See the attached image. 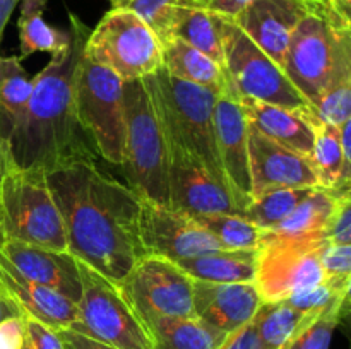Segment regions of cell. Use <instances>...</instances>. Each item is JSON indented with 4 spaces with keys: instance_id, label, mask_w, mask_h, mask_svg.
Wrapping results in <instances>:
<instances>
[{
    "instance_id": "cell-3",
    "label": "cell",
    "mask_w": 351,
    "mask_h": 349,
    "mask_svg": "<svg viewBox=\"0 0 351 349\" xmlns=\"http://www.w3.org/2000/svg\"><path fill=\"white\" fill-rule=\"evenodd\" d=\"M281 68L312 105L332 82L351 77V23L329 2H314L291 33Z\"/></svg>"
},
{
    "instance_id": "cell-24",
    "label": "cell",
    "mask_w": 351,
    "mask_h": 349,
    "mask_svg": "<svg viewBox=\"0 0 351 349\" xmlns=\"http://www.w3.org/2000/svg\"><path fill=\"white\" fill-rule=\"evenodd\" d=\"M153 349H218L225 332L194 318L153 317L144 320Z\"/></svg>"
},
{
    "instance_id": "cell-32",
    "label": "cell",
    "mask_w": 351,
    "mask_h": 349,
    "mask_svg": "<svg viewBox=\"0 0 351 349\" xmlns=\"http://www.w3.org/2000/svg\"><path fill=\"white\" fill-rule=\"evenodd\" d=\"M315 187L305 188H271L254 195L250 204L243 211V218L269 231L280 224L285 218L293 212V209L314 190Z\"/></svg>"
},
{
    "instance_id": "cell-48",
    "label": "cell",
    "mask_w": 351,
    "mask_h": 349,
    "mask_svg": "<svg viewBox=\"0 0 351 349\" xmlns=\"http://www.w3.org/2000/svg\"><path fill=\"white\" fill-rule=\"evenodd\" d=\"M191 2H194L195 5H199V7H204V9H206V7H208V3L211 2V0H191Z\"/></svg>"
},
{
    "instance_id": "cell-34",
    "label": "cell",
    "mask_w": 351,
    "mask_h": 349,
    "mask_svg": "<svg viewBox=\"0 0 351 349\" xmlns=\"http://www.w3.org/2000/svg\"><path fill=\"white\" fill-rule=\"evenodd\" d=\"M189 3L194 2L191 0H129L125 7L136 12L163 44L173 38L178 12L182 7Z\"/></svg>"
},
{
    "instance_id": "cell-40",
    "label": "cell",
    "mask_w": 351,
    "mask_h": 349,
    "mask_svg": "<svg viewBox=\"0 0 351 349\" xmlns=\"http://www.w3.org/2000/svg\"><path fill=\"white\" fill-rule=\"evenodd\" d=\"M27 341L33 349H65L60 335L55 328L26 317Z\"/></svg>"
},
{
    "instance_id": "cell-39",
    "label": "cell",
    "mask_w": 351,
    "mask_h": 349,
    "mask_svg": "<svg viewBox=\"0 0 351 349\" xmlns=\"http://www.w3.org/2000/svg\"><path fill=\"white\" fill-rule=\"evenodd\" d=\"M27 341L24 315H12L0 320V349H21Z\"/></svg>"
},
{
    "instance_id": "cell-15",
    "label": "cell",
    "mask_w": 351,
    "mask_h": 349,
    "mask_svg": "<svg viewBox=\"0 0 351 349\" xmlns=\"http://www.w3.org/2000/svg\"><path fill=\"white\" fill-rule=\"evenodd\" d=\"M170 151L168 192L170 207L189 216L242 214L228 188L199 161L177 149Z\"/></svg>"
},
{
    "instance_id": "cell-36",
    "label": "cell",
    "mask_w": 351,
    "mask_h": 349,
    "mask_svg": "<svg viewBox=\"0 0 351 349\" xmlns=\"http://www.w3.org/2000/svg\"><path fill=\"white\" fill-rule=\"evenodd\" d=\"M324 284L338 294H350L351 287V245H331L321 253Z\"/></svg>"
},
{
    "instance_id": "cell-18",
    "label": "cell",
    "mask_w": 351,
    "mask_h": 349,
    "mask_svg": "<svg viewBox=\"0 0 351 349\" xmlns=\"http://www.w3.org/2000/svg\"><path fill=\"white\" fill-rule=\"evenodd\" d=\"M0 252L23 276L53 289L77 305L81 298V276L77 260L69 252L29 245L0 235Z\"/></svg>"
},
{
    "instance_id": "cell-38",
    "label": "cell",
    "mask_w": 351,
    "mask_h": 349,
    "mask_svg": "<svg viewBox=\"0 0 351 349\" xmlns=\"http://www.w3.org/2000/svg\"><path fill=\"white\" fill-rule=\"evenodd\" d=\"M322 236L331 245H351V194L343 192L336 198Z\"/></svg>"
},
{
    "instance_id": "cell-44",
    "label": "cell",
    "mask_w": 351,
    "mask_h": 349,
    "mask_svg": "<svg viewBox=\"0 0 351 349\" xmlns=\"http://www.w3.org/2000/svg\"><path fill=\"white\" fill-rule=\"evenodd\" d=\"M21 0H0V43H2L3 31H5L7 24H9L10 16H12L14 9Z\"/></svg>"
},
{
    "instance_id": "cell-8",
    "label": "cell",
    "mask_w": 351,
    "mask_h": 349,
    "mask_svg": "<svg viewBox=\"0 0 351 349\" xmlns=\"http://www.w3.org/2000/svg\"><path fill=\"white\" fill-rule=\"evenodd\" d=\"M77 269L81 276L79 317L69 328L119 349H153L146 325L119 284L81 260H77Z\"/></svg>"
},
{
    "instance_id": "cell-13",
    "label": "cell",
    "mask_w": 351,
    "mask_h": 349,
    "mask_svg": "<svg viewBox=\"0 0 351 349\" xmlns=\"http://www.w3.org/2000/svg\"><path fill=\"white\" fill-rule=\"evenodd\" d=\"M141 243L146 255L165 257L171 262L223 248L192 216L147 201L141 207Z\"/></svg>"
},
{
    "instance_id": "cell-4",
    "label": "cell",
    "mask_w": 351,
    "mask_h": 349,
    "mask_svg": "<svg viewBox=\"0 0 351 349\" xmlns=\"http://www.w3.org/2000/svg\"><path fill=\"white\" fill-rule=\"evenodd\" d=\"M153 98L168 149L194 157L219 183L226 185L215 133L218 92L175 79L163 67L143 79Z\"/></svg>"
},
{
    "instance_id": "cell-31",
    "label": "cell",
    "mask_w": 351,
    "mask_h": 349,
    "mask_svg": "<svg viewBox=\"0 0 351 349\" xmlns=\"http://www.w3.org/2000/svg\"><path fill=\"white\" fill-rule=\"evenodd\" d=\"M192 218L226 250H257L267 235L266 229L240 214H197Z\"/></svg>"
},
{
    "instance_id": "cell-29",
    "label": "cell",
    "mask_w": 351,
    "mask_h": 349,
    "mask_svg": "<svg viewBox=\"0 0 351 349\" xmlns=\"http://www.w3.org/2000/svg\"><path fill=\"white\" fill-rule=\"evenodd\" d=\"M223 21L225 17L189 3L178 12L173 38L202 51L223 67Z\"/></svg>"
},
{
    "instance_id": "cell-19",
    "label": "cell",
    "mask_w": 351,
    "mask_h": 349,
    "mask_svg": "<svg viewBox=\"0 0 351 349\" xmlns=\"http://www.w3.org/2000/svg\"><path fill=\"white\" fill-rule=\"evenodd\" d=\"M192 303L199 320L230 334L252 320L263 298L254 283L194 281Z\"/></svg>"
},
{
    "instance_id": "cell-2",
    "label": "cell",
    "mask_w": 351,
    "mask_h": 349,
    "mask_svg": "<svg viewBox=\"0 0 351 349\" xmlns=\"http://www.w3.org/2000/svg\"><path fill=\"white\" fill-rule=\"evenodd\" d=\"M69 19L71 48L53 55L33 77L24 118L7 144L10 159L21 170L48 174L82 161L96 163L99 157L79 122L72 88L75 62L91 29L75 14Z\"/></svg>"
},
{
    "instance_id": "cell-41",
    "label": "cell",
    "mask_w": 351,
    "mask_h": 349,
    "mask_svg": "<svg viewBox=\"0 0 351 349\" xmlns=\"http://www.w3.org/2000/svg\"><path fill=\"white\" fill-rule=\"evenodd\" d=\"M218 349H261V339L254 320L226 334Z\"/></svg>"
},
{
    "instance_id": "cell-10",
    "label": "cell",
    "mask_w": 351,
    "mask_h": 349,
    "mask_svg": "<svg viewBox=\"0 0 351 349\" xmlns=\"http://www.w3.org/2000/svg\"><path fill=\"white\" fill-rule=\"evenodd\" d=\"M223 70L239 98L300 112L311 109L283 68L230 19L223 21Z\"/></svg>"
},
{
    "instance_id": "cell-22",
    "label": "cell",
    "mask_w": 351,
    "mask_h": 349,
    "mask_svg": "<svg viewBox=\"0 0 351 349\" xmlns=\"http://www.w3.org/2000/svg\"><path fill=\"white\" fill-rule=\"evenodd\" d=\"M161 67L175 79L208 88L218 94L230 86L221 65L177 38L161 44Z\"/></svg>"
},
{
    "instance_id": "cell-27",
    "label": "cell",
    "mask_w": 351,
    "mask_h": 349,
    "mask_svg": "<svg viewBox=\"0 0 351 349\" xmlns=\"http://www.w3.org/2000/svg\"><path fill=\"white\" fill-rule=\"evenodd\" d=\"M314 147L311 153V163L317 174L319 187L335 192H345L351 188V164L343 157L339 142V127L329 123H315Z\"/></svg>"
},
{
    "instance_id": "cell-17",
    "label": "cell",
    "mask_w": 351,
    "mask_h": 349,
    "mask_svg": "<svg viewBox=\"0 0 351 349\" xmlns=\"http://www.w3.org/2000/svg\"><path fill=\"white\" fill-rule=\"evenodd\" d=\"M312 3L305 0H254L233 23L281 67L291 33Z\"/></svg>"
},
{
    "instance_id": "cell-30",
    "label": "cell",
    "mask_w": 351,
    "mask_h": 349,
    "mask_svg": "<svg viewBox=\"0 0 351 349\" xmlns=\"http://www.w3.org/2000/svg\"><path fill=\"white\" fill-rule=\"evenodd\" d=\"M312 317L315 315L302 313L285 300L263 301L252 318L261 339V349H281Z\"/></svg>"
},
{
    "instance_id": "cell-35",
    "label": "cell",
    "mask_w": 351,
    "mask_h": 349,
    "mask_svg": "<svg viewBox=\"0 0 351 349\" xmlns=\"http://www.w3.org/2000/svg\"><path fill=\"white\" fill-rule=\"evenodd\" d=\"M308 118L314 123L339 127L351 120V77L339 79L321 92L311 105Z\"/></svg>"
},
{
    "instance_id": "cell-7",
    "label": "cell",
    "mask_w": 351,
    "mask_h": 349,
    "mask_svg": "<svg viewBox=\"0 0 351 349\" xmlns=\"http://www.w3.org/2000/svg\"><path fill=\"white\" fill-rule=\"evenodd\" d=\"M72 88L79 122L98 156L120 166L125 140L123 81L81 50L72 75Z\"/></svg>"
},
{
    "instance_id": "cell-46",
    "label": "cell",
    "mask_w": 351,
    "mask_h": 349,
    "mask_svg": "<svg viewBox=\"0 0 351 349\" xmlns=\"http://www.w3.org/2000/svg\"><path fill=\"white\" fill-rule=\"evenodd\" d=\"M10 163V154H9V146H7L5 140L0 137V180H2L3 173H5L7 166Z\"/></svg>"
},
{
    "instance_id": "cell-49",
    "label": "cell",
    "mask_w": 351,
    "mask_h": 349,
    "mask_svg": "<svg viewBox=\"0 0 351 349\" xmlns=\"http://www.w3.org/2000/svg\"><path fill=\"white\" fill-rule=\"evenodd\" d=\"M21 349H33V348H31L29 341H26V344H24V346H23V348H21Z\"/></svg>"
},
{
    "instance_id": "cell-14",
    "label": "cell",
    "mask_w": 351,
    "mask_h": 349,
    "mask_svg": "<svg viewBox=\"0 0 351 349\" xmlns=\"http://www.w3.org/2000/svg\"><path fill=\"white\" fill-rule=\"evenodd\" d=\"M215 133L219 161L230 194L240 211L252 201V180L249 163V125L240 106L239 96L228 86L215 103Z\"/></svg>"
},
{
    "instance_id": "cell-45",
    "label": "cell",
    "mask_w": 351,
    "mask_h": 349,
    "mask_svg": "<svg viewBox=\"0 0 351 349\" xmlns=\"http://www.w3.org/2000/svg\"><path fill=\"white\" fill-rule=\"evenodd\" d=\"M12 315H23V313H21L19 308H17L16 305H14L12 301H10L9 298L0 291V320H3V318L7 317H12Z\"/></svg>"
},
{
    "instance_id": "cell-6",
    "label": "cell",
    "mask_w": 351,
    "mask_h": 349,
    "mask_svg": "<svg viewBox=\"0 0 351 349\" xmlns=\"http://www.w3.org/2000/svg\"><path fill=\"white\" fill-rule=\"evenodd\" d=\"M0 235L67 252L64 224L47 177L21 170L12 159L0 180Z\"/></svg>"
},
{
    "instance_id": "cell-26",
    "label": "cell",
    "mask_w": 351,
    "mask_h": 349,
    "mask_svg": "<svg viewBox=\"0 0 351 349\" xmlns=\"http://www.w3.org/2000/svg\"><path fill=\"white\" fill-rule=\"evenodd\" d=\"M45 10L47 0H21V16L17 21L21 60L38 51H45L53 57L71 48V29L62 31L50 26L43 19Z\"/></svg>"
},
{
    "instance_id": "cell-25",
    "label": "cell",
    "mask_w": 351,
    "mask_h": 349,
    "mask_svg": "<svg viewBox=\"0 0 351 349\" xmlns=\"http://www.w3.org/2000/svg\"><path fill=\"white\" fill-rule=\"evenodd\" d=\"M33 91V77L23 67L19 55H0V137L9 144L23 122Z\"/></svg>"
},
{
    "instance_id": "cell-37",
    "label": "cell",
    "mask_w": 351,
    "mask_h": 349,
    "mask_svg": "<svg viewBox=\"0 0 351 349\" xmlns=\"http://www.w3.org/2000/svg\"><path fill=\"white\" fill-rule=\"evenodd\" d=\"M341 300H350V294L335 293L331 287L322 283L314 287H308V289L298 291V293L291 294L285 301L290 303L293 308H297V310H300L302 313L321 315Z\"/></svg>"
},
{
    "instance_id": "cell-9",
    "label": "cell",
    "mask_w": 351,
    "mask_h": 349,
    "mask_svg": "<svg viewBox=\"0 0 351 349\" xmlns=\"http://www.w3.org/2000/svg\"><path fill=\"white\" fill-rule=\"evenodd\" d=\"M82 51L123 82L144 79L161 67L160 40L127 7H112L89 31Z\"/></svg>"
},
{
    "instance_id": "cell-21",
    "label": "cell",
    "mask_w": 351,
    "mask_h": 349,
    "mask_svg": "<svg viewBox=\"0 0 351 349\" xmlns=\"http://www.w3.org/2000/svg\"><path fill=\"white\" fill-rule=\"evenodd\" d=\"M247 125L266 135L267 139L311 157L315 129L308 112L288 109L252 98H239Z\"/></svg>"
},
{
    "instance_id": "cell-20",
    "label": "cell",
    "mask_w": 351,
    "mask_h": 349,
    "mask_svg": "<svg viewBox=\"0 0 351 349\" xmlns=\"http://www.w3.org/2000/svg\"><path fill=\"white\" fill-rule=\"evenodd\" d=\"M0 291L27 318L41 322L55 331L69 328L79 317L77 305L53 289L33 283L19 272L0 252Z\"/></svg>"
},
{
    "instance_id": "cell-5",
    "label": "cell",
    "mask_w": 351,
    "mask_h": 349,
    "mask_svg": "<svg viewBox=\"0 0 351 349\" xmlns=\"http://www.w3.org/2000/svg\"><path fill=\"white\" fill-rule=\"evenodd\" d=\"M123 118L125 140L120 166L127 187L143 201L170 205V151L151 92L143 79L123 82Z\"/></svg>"
},
{
    "instance_id": "cell-43",
    "label": "cell",
    "mask_w": 351,
    "mask_h": 349,
    "mask_svg": "<svg viewBox=\"0 0 351 349\" xmlns=\"http://www.w3.org/2000/svg\"><path fill=\"white\" fill-rule=\"evenodd\" d=\"M254 0H211L206 9L211 12L218 14V16L225 17V19L233 21L247 5H250Z\"/></svg>"
},
{
    "instance_id": "cell-47",
    "label": "cell",
    "mask_w": 351,
    "mask_h": 349,
    "mask_svg": "<svg viewBox=\"0 0 351 349\" xmlns=\"http://www.w3.org/2000/svg\"><path fill=\"white\" fill-rule=\"evenodd\" d=\"M110 2H112V7H125L129 0H110Z\"/></svg>"
},
{
    "instance_id": "cell-16",
    "label": "cell",
    "mask_w": 351,
    "mask_h": 349,
    "mask_svg": "<svg viewBox=\"0 0 351 349\" xmlns=\"http://www.w3.org/2000/svg\"><path fill=\"white\" fill-rule=\"evenodd\" d=\"M249 163L252 197L271 188L319 187L311 159L249 127Z\"/></svg>"
},
{
    "instance_id": "cell-12",
    "label": "cell",
    "mask_w": 351,
    "mask_h": 349,
    "mask_svg": "<svg viewBox=\"0 0 351 349\" xmlns=\"http://www.w3.org/2000/svg\"><path fill=\"white\" fill-rule=\"evenodd\" d=\"M117 284L143 324L153 317H195L194 279L165 257L144 255Z\"/></svg>"
},
{
    "instance_id": "cell-11",
    "label": "cell",
    "mask_w": 351,
    "mask_h": 349,
    "mask_svg": "<svg viewBox=\"0 0 351 349\" xmlns=\"http://www.w3.org/2000/svg\"><path fill=\"white\" fill-rule=\"evenodd\" d=\"M324 238H280L267 231L256 253V284L263 301H281L324 283Z\"/></svg>"
},
{
    "instance_id": "cell-42",
    "label": "cell",
    "mask_w": 351,
    "mask_h": 349,
    "mask_svg": "<svg viewBox=\"0 0 351 349\" xmlns=\"http://www.w3.org/2000/svg\"><path fill=\"white\" fill-rule=\"evenodd\" d=\"M57 332L60 335L62 342H64L65 349H119L110 344H105V342L96 341V339L88 337L84 334H79V332L72 331V328H62V331Z\"/></svg>"
},
{
    "instance_id": "cell-33",
    "label": "cell",
    "mask_w": 351,
    "mask_h": 349,
    "mask_svg": "<svg viewBox=\"0 0 351 349\" xmlns=\"http://www.w3.org/2000/svg\"><path fill=\"white\" fill-rule=\"evenodd\" d=\"M350 300L332 305L324 313L308 318L281 349H329L336 327L348 317Z\"/></svg>"
},
{
    "instance_id": "cell-50",
    "label": "cell",
    "mask_w": 351,
    "mask_h": 349,
    "mask_svg": "<svg viewBox=\"0 0 351 349\" xmlns=\"http://www.w3.org/2000/svg\"><path fill=\"white\" fill-rule=\"evenodd\" d=\"M305 2H329V0H305Z\"/></svg>"
},
{
    "instance_id": "cell-23",
    "label": "cell",
    "mask_w": 351,
    "mask_h": 349,
    "mask_svg": "<svg viewBox=\"0 0 351 349\" xmlns=\"http://www.w3.org/2000/svg\"><path fill=\"white\" fill-rule=\"evenodd\" d=\"M257 250L218 248L177 263L191 279L206 283H254Z\"/></svg>"
},
{
    "instance_id": "cell-28",
    "label": "cell",
    "mask_w": 351,
    "mask_h": 349,
    "mask_svg": "<svg viewBox=\"0 0 351 349\" xmlns=\"http://www.w3.org/2000/svg\"><path fill=\"white\" fill-rule=\"evenodd\" d=\"M339 194L343 192L315 187L293 209V212L285 218L280 224L271 228L269 233L280 238H324L322 231Z\"/></svg>"
},
{
    "instance_id": "cell-1",
    "label": "cell",
    "mask_w": 351,
    "mask_h": 349,
    "mask_svg": "<svg viewBox=\"0 0 351 349\" xmlns=\"http://www.w3.org/2000/svg\"><path fill=\"white\" fill-rule=\"evenodd\" d=\"M47 177L60 212L67 252L120 283L143 259L139 195L91 161L58 168Z\"/></svg>"
}]
</instances>
